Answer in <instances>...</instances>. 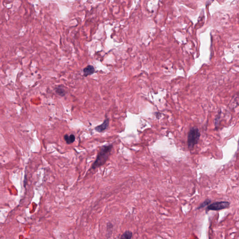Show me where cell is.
<instances>
[{
  "instance_id": "1",
  "label": "cell",
  "mask_w": 239,
  "mask_h": 239,
  "mask_svg": "<svg viewBox=\"0 0 239 239\" xmlns=\"http://www.w3.org/2000/svg\"><path fill=\"white\" fill-rule=\"evenodd\" d=\"M113 148V144L102 146L98 154L96 160L92 166V168L94 170L104 165L110 157Z\"/></svg>"
},
{
  "instance_id": "2",
  "label": "cell",
  "mask_w": 239,
  "mask_h": 239,
  "mask_svg": "<svg viewBox=\"0 0 239 239\" xmlns=\"http://www.w3.org/2000/svg\"><path fill=\"white\" fill-rule=\"evenodd\" d=\"M201 135L198 128L193 127L190 129L187 136L188 147L190 150H192L198 144Z\"/></svg>"
},
{
  "instance_id": "3",
  "label": "cell",
  "mask_w": 239,
  "mask_h": 239,
  "mask_svg": "<svg viewBox=\"0 0 239 239\" xmlns=\"http://www.w3.org/2000/svg\"><path fill=\"white\" fill-rule=\"evenodd\" d=\"M230 204V203L228 201L215 202L208 205L206 211H219L222 210L229 208Z\"/></svg>"
},
{
  "instance_id": "4",
  "label": "cell",
  "mask_w": 239,
  "mask_h": 239,
  "mask_svg": "<svg viewBox=\"0 0 239 239\" xmlns=\"http://www.w3.org/2000/svg\"><path fill=\"white\" fill-rule=\"evenodd\" d=\"M109 118H106L101 124L95 127V130H96V131L98 132L99 133L103 132L108 129V128L109 127Z\"/></svg>"
},
{
  "instance_id": "5",
  "label": "cell",
  "mask_w": 239,
  "mask_h": 239,
  "mask_svg": "<svg viewBox=\"0 0 239 239\" xmlns=\"http://www.w3.org/2000/svg\"><path fill=\"white\" fill-rule=\"evenodd\" d=\"M94 72L95 69L94 66L91 65H89L83 69L84 76L85 77L88 76L89 75L93 74Z\"/></svg>"
},
{
  "instance_id": "6",
  "label": "cell",
  "mask_w": 239,
  "mask_h": 239,
  "mask_svg": "<svg viewBox=\"0 0 239 239\" xmlns=\"http://www.w3.org/2000/svg\"><path fill=\"white\" fill-rule=\"evenodd\" d=\"M64 138L67 144H72L75 142V136L73 134H71L70 135H65L64 136Z\"/></svg>"
},
{
  "instance_id": "7",
  "label": "cell",
  "mask_w": 239,
  "mask_h": 239,
  "mask_svg": "<svg viewBox=\"0 0 239 239\" xmlns=\"http://www.w3.org/2000/svg\"><path fill=\"white\" fill-rule=\"evenodd\" d=\"M55 92L57 94V95H59L61 97H63L65 96L66 94V91L65 89H64L63 87L61 86H57V87H55V89H54Z\"/></svg>"
},
{
  "instance_id": "8",
  "label": "cell",
  "mask_w": 239,
  "mask_h": 239,
  "mask_svg": "<svg viewBox=\"0 0 239 239\" xmlns=\"http://www.w3.org/2000/svg\"><path fill=\"white\" fill-rule=\"evenodd\" d=\"M132 235V233L131 231H126L122 235L119 239H131Z\"/></svg>"
},
{
  "instance_id": "9",
  "label": "cell",
  "mask_w": 239,
  "mask_h": 239,
  "mask_svg": "<svg viewBox=\"0 0 239 239\" xmlns=\"http://www.w3.org/2000/svg\"><path fill=\"white\" fill-rule=\"evenodd\" d=\"M211 201L210 199H206L205 201L203 202V203H202L201 204L199 205V206L198 208V209H199L205 208V206H207V205H209V204L211 203Z\"/></svg>"
}]
</instances>
